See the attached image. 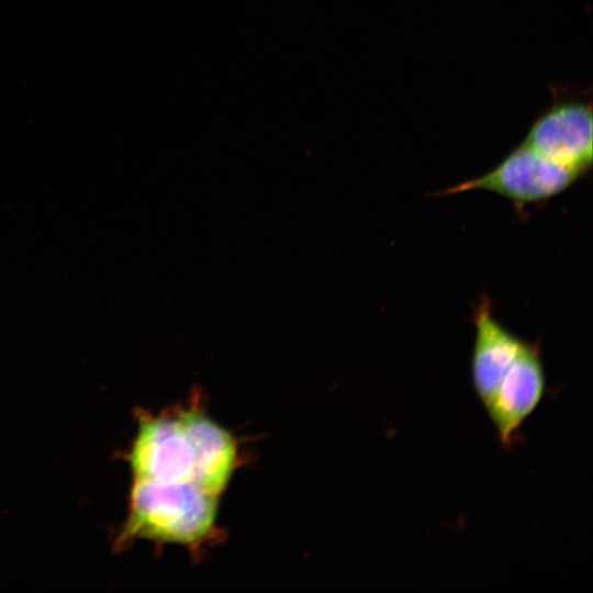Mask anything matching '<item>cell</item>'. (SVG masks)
Segmentation results:
<instances>
[{
    "label": "cell",
    "mask_w": 593,
    "mask_h": 593,
    "mask_svg": "<svg viewBox=\"0 0 593 593\" xmlns=\"http://www.w3.org/2000/svg\"><path fill=\"white\" fill-rule=\"evenodd\" d=\"M175 412L193 447V483L221 496L238 465V445L235 437L200 406L190 405Z\"/></svg>",
    "instance_id": "cell-6"
},
{
    "label": "cell",
    "mask_w": 593,
    "mask_h": 593,
    "mask_svg": "<svg viewBox=\"0 0 593 593\" xmlns=\"http://www.w3.org/2000/svg\"><path fill=\"white\" fill-rule=\"evenodd\" d=\"M128 461L134 479L193 482V447L176 412L141 416Z\"/></svg>",
    "instance_id": "cell-3"
},
{
    "label": "cell",
    "mask_w": 593,
    "mask_h": 593,
    "mask_svg": "<svg viewBox=\"0 0 593 593\" xmlns=\"http://www.w3.org/2000/svg\"><path fill=\"white\" fill-rule=\"evenodd\" d=\"M475 335L470 360L473 391L483 406L527 340L506 328L483 300L474 311Z\"/></svg>",
    "instance_id": "cell-7"
},
{
    "label": "cell",
    "mask_w": 593,
    "mask_h": 593,
    "mask_svg": "<svg viewBox=\"0 0 593 593\" xmlns=\"http://www.w3.org/2000/svg\"><path fill=\"white\" fill-rule=\"evenodd\" d=\"M547 392L546 370L538 345L526 342L482 406L503 447L510 448Z\"/></svg>",
    "instance_id": "cell-4"
},
{
    "label": "cell",
    "mask_w": 593,
    "mask_h": 593,
    "mask_svg": "<svg viewBox=\"0 0 593 593\" xmlns=\"http://www.w3.org/2000/svg\"><path fill=\"white\" fill-rule=\"evenodd\" d=\"M219 499L193 482L134 479L123 538L201 547L216 535Z\"/></svg>",
    "instance_id": "cell-1"
},
{
    "label": "cell",
    "mask_w": 593,
    "mask_h": 593,
    "mask_svg": "<svg viewBox=\"0 0 593 593\" xmlns=\"http://www.w3.org/2000/svg\"><path fill=\"white\" fill-rule=\"evenodd\" d=\"M580 177L579 172L552 161L522 142L494 168L446 189L443 194L489 191L523 208L560 194Z\"/></svg>",
    "instance_id": "cell-2"
},
{
    "label": "cell",
    "mask_w": 593,
    "mask_h": 593,
    "mask_svg": "<svg viewBox=\"0 0 593 593\" xmlns=\"http://www.w3.org/2000/svg\"><path fill=\"white\" fill-rule=\"evenodd\" d=\"M592 107L583 99L555 101L532 124L523 142L581 176L592 165Z\"/></svg>",
    "instance_id": "cell-5"
}]
</instances>
